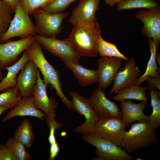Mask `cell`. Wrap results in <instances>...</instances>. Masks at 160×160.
Segmentation results:
<instances>
[{"mask_svg": "<svg viewBox=\"0 0 160 160\" xmlns=\"http://www.w3.org/2000/svg\"><path fill=\"white\" fill-rule=\"evenodd\" d=\"M60 151V146L57 142L50 144V154L49 159V160H54L55 157L58 155Z\"/></svg>", "mask_w": 160, "mask_h": 160, "instance_id": "36", "label": "cell"}, {"mask_svg": "<svg viewBox=\"0 0 160 160\" xmlns=\"http://www.w3.org/2000/svg\"><path fill=\"white\" fill-rule=\"evenodd\" d=\"M126 126L122 119L115 118H99L94 132L122 147Z\"/></svg>", "mask_w": 160, "mask_h": 160, "instance_id": "9", "label": "cell"}, {"mask_svg": "<svg viewBox=\"0 0 160 160\" xmlns=\"http://www.w3.org/2000/svg\"><path fill=\"white\" fill-rule=\"evenodd\" d=\"M0 160H16L6 144L0 143Z\"/></svg>", "mask_w": 160, "mask_h": 160, "instance_id": "34", "label": "cell"}, {"mask_svg": "<svg viewBox=\"0 0 160 160\" xmlns=\"http://www.w3.org/2000/svg\"><path fill=\"white\" fill-rule=\"evenodd\" d=\"M53 0H19L30 15L34 10L42 8L49 4Z\"/></svg>", "mask_w": 160, "mask_h": 160, "instance_id": "32", "label": "cell"}, {"mask_svg": "<svg viewBox=\"0 0 160 160\" xmlns=\"http://www.w3.org/2000/svg\"><path fill=\"white\" fill-rule=\"evenodd\" d=\"M1 37V36H0V37Z\"/></svg>", "mask_w": 160, "mask_h": 160, "instance_id": "44", "label": "cell"}, {"mask_svg": "<svg viewBox=\"0 0 160 160\" xmlns=\"http://www.w3.org/2000/svg\"><path fill=\"white\" fill-rule=\"evenodd\" d=\"M81 139L96 148V155L101 156L105 160H134V157L122 148L110 140L95 133L83 134Z\"/></svg>", "mask_w": 160, "mask_h": 160, "instance_id": "6", "label": "cell"}, {"mask_svg": "<svg viewBox=\"0 0 160 160\" xmlns=\"http://www.w3.org/2000/svg\"><path fill=\"white\" fill-rule=\"evenodd\" d=\"M32 125L30 120L25 119L23 120L14 133V139L23 143L26 147H31L35 139Z\"/></svg>", "mask_w": 160, "mask_h": 160, "instance_id": "25", "label": "cell"}, {"mask_svg": "<svg viewBox=\"0 0 160 160\" xmlns=\"http://www.w3.org/2000/svg\"><path fill=\"white\" fill-rule=\"evenodd\" d=\"M11 108V107L8 105L0 106V116L6 111Z\"/></svg>", "mask_w": 160, "mask_h": 160, "instance_id": "39", "label": "cell"}, {"mask_svg": "<svg viewBox=\"0 0 160 160\" xmlns=\"http://www.w3.org/2000/svg\"><path fill=\"white\" fill-rule=\"evenodd\" d=\"M2 119L3 123L6 122L15 116H30L37 118L41 120L46 117L44 113L37 108L34 103L33 97H23L12 108L10 109Z\"/></svg>", "mask_w": 160, "mask_h": 160, "instance_id": "17", "label": "cell"}, {"mask_svg": "<svg viewBox=\"0 0 160 160\" xmlns=\"http://www.w3.org/2000/svg\"><path fill=\"white\" fill-rule=\"evenodd\" d=\"M49 130V134L48 137L49 143L51 144L57 142L55 136V131L63 126L62 123L57 121L55 118L46 117L45 120Z\"/></svg>", "mask_w": 160, "mask_h": 160, "instance_id": "33", "label": "cell"}, {"mask_svg": "<svg viewBox=\"0 0 160 160\" xmlns=\"http://www.w3.org/2000/svg\"><path fill=\"white\" fill-rule=\"evenodd\" d=\"M97 0H80L73 10L69 21L73 25H88L97 21L96 12L99 9Z\"/></svg>", "mask_w": 160, "mask_h": 160, "instance_id": "14", "label": "cell"}, {"mask_svg": "<svg viewBox=\"0 0 160 160\" xmlns=\"http://www.w3.org/2000/svg\"><path fill=\"white\" fill-rule=\"evenodd\" d=\"M1 68L0 65V81H1V80H2L4 78V77L3 76L2 73L1 71Z\"/></svg>", "mask_w": 160, "mask_h": 160, "instance_id": "42", "label": "cell"}, {"mask_svg": "<svg viewBox=\"0 0 160 160\" xmlns=\"http://www.w3.org/2000/svg\"><path fill=\"white\" fill-rule=\"evenodd\" d=\"M76 0H53L48 4L42 7L52 13H62L73 2Z\"/></svg>", "mask_w": 160, "mask_h": 160, "instance_id": "31", "label": "cell"}, {"mask_svg": "<svg viewBox=\"0 0 160 160\" xmlns=\"http://www.w3.org/2000/svg\"><path fill=\"white\" fill-rule=\"evenodd\" d=\"M160 42V41L156 39H148L150 52V58L145 72L139 77L136 85H140L147 77L149 76L160 77V70L156 60V55Z\"/></svg>", "mask_w": 160, "mask_h": 160, "instance_id": "22", "label": "cell"}, {"mask_svg": "<svg viewBox=\"0 0 160 160\" xmlns=\"http://www.w3.org/2000/svg\"><path fill=\"white\" fill-rule=\"evenodd\" d=\"M122 0H104L106 4L109 7H112L117 4Z\"/></svg>", "mask_w": 160, "mask_h": 160, "instance_id": "38", "label": "cell"}, {"mask_svg": "<svg viewBox=\"0 0 160 160\" xmlns=\"http://www.w3.org/2000/svg\"><path fill=\"white\" fill-rule=\"evenodd\" d=\"M12 12L10 8L0 0V36L6 31L12 20Z\"/></svg>", "mask_w": 160, "mask_h": 160, "instance_id": "30", "label": "cell"}, {"mask_svg": "<svg viewBox=\"0 0 160 160\" xmlns=\"http://www.w3.org/2000/svg\"><path fill=\"white\" fill-rule=\"evenodd\" d=\"M97 50L100 57H117L126 61L129 60L119 51L115 44L105 40L102 36L98 40Z\"/></svg>", "mask_w": 160, "mask_h": 160, "instance_id": "26", "label": "cell"}, {"mask_svg": "<svg viewBox=\"0 0 160 160\" xmlns=\"http://www.w3.org/2000/svg\"><path fill=\"white\" fill-rule=\"evenodd\" d=\"M68 37L81 56L96 57L98 40L102 36L97 21L88 25H75Z\"/></svg>", "mask_w": 160, "mask_h": 160, "instance_id": "2", "label": "cell"}, {"mask_svg": "<svg viewBox=\"0 0 160 160\" xmlns=\"http://www.w3.org/2000/svg\"><path fill=\"white\" fill-rule=\"evenodd\" d=\"M21 71L16 79L17 86L23 97H32L39 70L35 63L29 60Z\"/></svg>", "mask_w": 160, "mask_h": 160, "instance_id": "18", "label": "cell"}, {"mask_svg": "<svg viewBox=\"0 0 160 160\" xmlns=\"http://www.w3.org/2000/svg\"><path fill=\"white\" fill-rule=\"evenodd\" d=\"M148 89L152 112L148 116L146 122L151 128L156 130L160 126V92L156 88L149 87Z\"/></svg>", "mask_w": 160, "mask_h": 160, "instance_id": "24", "label": "cell"}, {"mask_svg": "<svg viewBox=\"0 0 160 160\" xmlns=\"http://www.w3.org/2000/svg\"><path fill=\"white\" fill-rule=\"evenodd\" d=\"M63 62L65 67L70 70L75 76L81 86L86 87L98 82L99 77L97 70L86 68L79 64V62Z\"/></svg>", "mask_w": 160, "mask_h": 160, "instance_id": "20", "label": "cell"}, {"mask_svg": "<svg viewBox=\"0 0 160 160\" xmlns=\"http://www.w3.org/2000/svg\"><path fill=\"white\" fill-rule=\"evenodd\" d=\"M135 17L142 21L143 26L141 31L148 39H153L160 41V7L148 10L141 9L135 14Z\"/></svg>", "mask_w": 160, "mask_h": 160, "instance_id": "15", "label": "cell"}, {"mask_svg": "<svg viewBox=\"0 0 160 160\" xmlns=\"http://www.w3.org/2000/svg\"><path fill=\"white\" fill-rule=\"evenodd\" d=\"M119 70L113 80V85L108 94L111 95L125 88L136 84L142 74L136 65L135 59L131 57Z\"/></svg>", "mask_w": 160, "mask_h": 160, "instance_id": "12", "label": "cell"}, {"mask_svg": "<svg viewBox=\"0 0 160 160\" xmlns=\"http://www.w3.org/2000/svg\"><path fill=\"white\" fill-rule=\"evenodd\" d=\"M35 20L36 33L44 37L56 38L61 31L63 22L68 13H54L39 8L31 13Z\"/></svg>", "mask_w": 160, "mask_h": 160, "instance_id": "4", "label": "cell"}, {"mask_svg": "<svg viewBox=\"0 0 160 160\" xmlns=\"http://www.w3.org/2000/svg\"><path fill=\"white\" fill-rule=\"evenodd\" d=\"M91 106L100 118L122 119L121 109L117 104L108 99L100 85L92 93L89 99Z\"/></svg>", "mask_w": 160, "mask_h": 160, "instance_id": "10", "label": "cell"}, {"mask_svg": "<svg viewBox=\"0 0 160 160\" xmlns=\"http://www.w3.org/2000/svg\"><path fill=\"white\" fill-rule=\"evenodd\" d=\"M148 83L149 87L160 89V77L149 76L145 80Z\"/></svg>", "mask_w": 160, "mask_h": 160, "instance_id": "35", "label": "cell"}, {"mask_svg": "<svg viewBox=\"0 0 160 160\" xmlns=\"http://www.w3.org/2000/svg\"><path fill=\"white\" fill-rule=\"evenodd\" d=\"M97 62L99 85L104 91L113 81L121 68L122 59L117 57H100Z\"/></svg>", "mask_w": 160, "mask_h": 160, "instance_id": "16", "label": "cell"}, {"mask_svg": "<svg viewBox=\"0 0 160 160\" xmlns=\"http://www.w3.org/2000/svg\"><path fill=\"white\" fill-rule=\"evenodd\" d=\"M35 40L34 35H31L16 41H7L0 44V65L5 69L16 62L18 56Z\"/></svg>", "mask_w": 160, "mask_h": 160, "instance_id": "11", "label": "cell"}, {"mask_svg": "<svg viewBox=\"0 0 160 160\" xmlns=\"http://www.w3.org/2000/svg\"><path fill=\"white\" fill-rule=\"evenodd\" d=\"M25 50L20 59L11 66L7 67L5 69L8 72L6 76L0 82V92L7 89L17 86V75L23 69L29 60Z\"/></svg>", "mask_w": 160, "mask_h": 160, "instance_id": "21", "label": "cell"}, {"mask_svg": "<svg viewBox=\"0 0 160 160\" xmlns=\"http://www.w3.org/2000/svg\"><path fill=\"white\" fill-rule=\"evenodd\" d=\"M11 9L13 13H14L16 6L19 0H2Z\"/></svg>", "mask_w": 160, "mask_h": 160, "instance_id": "37", "label": "cell"}, {"mask_svg": "<svg viewBox=\"0 0 160 160\" xmlns=\"http://www.w3.org/2000/svg\"><path fill=\"white\" fill-rule=\"evenodd\" d=\"M47 85L42 79L40 71L38 74L36 84L34 87L32 96L36 107L42 111L47 117L55 118V109L58 103L53 97H49L47 91Z\"/></svg>", "mask_w": 160, "mask_h": 160, "instance_id": "13", "label": "cell"}, {"mask_svg": "<svg viewBox=\"0 0 160 160\" xmlns=\"http://www.w3.org/2000/svg\"><path fill=\"white\" fill-rule=\"evenodd\" d=\"M158 140L155 130L146 122H138L132 125L129 129L126 131L121 148L129 153L148 148L156 144Z\"/></svg>", "mask_w": 160, "mask_h": 160, "instance_id": "3", "label": "cell"}, {"mask_svg": "<svg viewBox=\"0 0 160 160\" xmlns=\"http://www.w3.org/2000/svg\"><path fill=\"white\" fill-rule=\"evenodd\" d=\"M147 103V102L142 101L135 103L129 100L120 101L122 120L126 127H129L134 121L146 122L148 116L145 115L143 111L146 107Z\"/></svg>", "mask_w": 160, "mask_h": 160, "instance_id": "19", "label": "cell"}, {"mask_svg": "<svg viewBox=\"0 0 160 160\" xmlns=\"http://www.w3.org/2000/svg\"><path fill=\"white\" fill-rule=\"evenodd\" d=\"M148 88L146 87L135 84L118 91L113 98L120 102L126 100H135L147 102L148 98L146 91Z\"/></svg>", "mask_w": 160, "mask_h": 160, "instance_id": "23", "label": "cell"}, {"mask_svg": "<svg viewBox=\"0 0 160 160\" xmlns=\"http://www.w3.org/2000/svg\"><path fill=\"white\" fill-rule=\"evenodd\" d=\"M98 0V1H99V2H100V0Z\"/></svg>", "mask_w": 160, "mask_h": 160, "instance_id": "43", "label": "cell"}, {"mask_svg": "<svg viewBox=\"0 0 160 160\" xmlns=\"http://www.w3.org/2000/svg\"><path fill=\"white\" fill-rule=\"evenodd\" d=\"M14 13L7 29L0 37V43H4L12 38L19 37L22 39L36 34L35 25L20 1Z\"/></svg>", "mask_w": 160, "mask_h": 160, "instance_id": "5", "label": "cell"}, {"mask_svg": "<svg viewBox=\"0 0 160 160\" xmlns=\"http://www.w3.org/2000/svg\"><path fill=\"white\" fill-rule=\"evenodd\" d=\"M156 62H157L160 65V54L157 53L156 55Z\"/></svg>", "mask_w": 160, "mask_h": 160, "instance_id": "40", "label": "cell"}, {"mask_svg": "<svg viewBox=\"0 0 160 160\" xmlns=\"http://www.w3.org/2000/svg\"><path fill=\"white\" fill-rule=\"evenodd\" d=\"M6 145L16 160H30L31 155L25 150V146L21 143L15 140L13 137L8 138Z\"/></svg>", "mask_w": 160, "mask_h": 160, "instance_id": "28", "label": "cell"}, {"mask_svg": "<svg viewBox=\"0 0 160 160\" xmlns=\"http://www.w3.org/2000/svg\"><path fill=\"white\" fill-rule=\"evenodd\" d=\"M70 93L72 97V109L83 115L85 119L84 122L76 127L74 131L83 135L94 133L95 127L100 118L92 108L89 99L76 92L71 91Z\"/></svg>", "mask_w": 160, "mask_h": 160, "instance_id": "8", "label": "cell"}, {"mask_svg": "<svg viewBox=\"0 0 160 160\" xmlns=\"http://www.w3.org/2000/svg\"><path fill=\"white\" fill-rule=\"evenodd\" d=\"M41 48L40 44L35 40L25 49L29 59L35 63L41 73L44 82L47 86H50L51 89H54L62 102L68 109H71V101L66 97L63 92L59 73L47 60Z\"/></svg>", "mask_w": 160, "mask_h": 160, "instance_id": "1", "label": "cell"}, {"mask_svg": "<svg viewBox=\"0 0 160 160\" xmlns=\"http://www.w3.org/2000/svg\"><path fill=\"white\" fill-rule=\"evenodd\" d=\"M92 160H105V159L103 157L100 156H96L94 157Z\"/></svg>", "mask_w": 160, "mask_h": 160, "instance_id": "41", "label": "cell"}, {"mask_svg": "<svg viewBox=\"0 0 160 160\" xmlns=\"http://www.w3.org/2000/svg\"><path fill=\"white\" fill-rule=\"evenodd\" d=\"M22 97L17 86L6 89L0 94V106L8 105L11 108Z\"/></svg>", "mask_w": 160, "mask_h": 160, "instance_id": "29", "label": "cell"}, {"mask_svg": "<svg viewBox=\"0 0 160 160\" xmlns=\"http://www.w3.org/2000/svg\"><path fill=\"white\" fill-rule=\"evenodd\" d=\"M34 35L36 40L42 47L62 60L79 62L81 57L68 38L60 40L56 38H47Z\"/></svg>", "mask_w": 160, "mask_h": 160, "instance_id": "7", "label": "cell"}, {"mask_svg": "<svg viewBox=\"0 0 160 160\" xmlns=\"http://www.w3.org/2000/svg\"><path fill=\"white\" fill-rule=\"evenodd\" d=\"M117 6L118 11L136 8L149 9L159 6L158 3L155 0H122Z\"/></svg>", "mask_w": 160, "mask_h": 160, "instance_id": "27", "label": "cell"}]
</instances>
